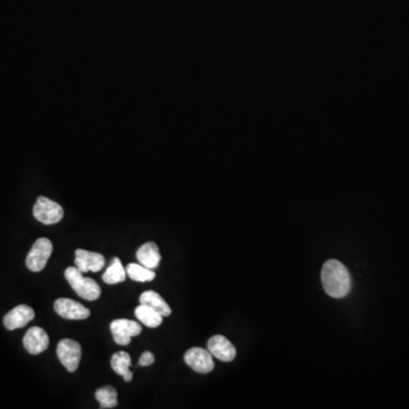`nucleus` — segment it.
I'll return each instance as SVG.
<instances>
[{"instance_id": "obj_1", "label": "nucleus", "mask_w": 409, "mask_h": 409, "mask_svg": "<svg viewBox=\"0 0 409 409\" xmlns=\"http://www.w3.org/2000/svg\"><path fill=\"white\" fill-rule=\"evenodd\" d=\"M320 281L327 296L344 298L351 290V276L347 267L337 259L325 261L320 272Z\"/></svg>"}, {"instance_id": "obj_13", "label": "nucleus", "mask_w": 409, "mask_h": 409, "mask_svg": "<svg viewBox=\"0 0 409 409\" xmlns=\"http://www.w3.org/2000/svg\"><path fill=\"white\" fill-rule=\"evenodd\" d=\"M136 259L139 261L140 264L147 268H150V270L157 268L162 259L157 245L155 242H147L143 245L136 252Z\"/></svg>"}, {"instance_id": "obj_20", "label": "nucleus", "mask_w": 409, "mask_h": 409, "mask_svg": "<svg viewBox=\"0 0 409 409\" xmlns=\"http://www.w3.org/2000/svg\"><path fill=\"white\" fill-rule=\"evenodd\" d=\"M155 363V356L154 353H150V351H145V353L140 356L139 363L138 365L139 366H150V365L154 364Z\"/></svg>"}, {"instance_id": "obj_7", "label": "nucleus", "mask_w": 409, "mask_h": 409, "mask_svg": "<svg viewBox=\"0 0 409 409\" xmlns=\"http://www.w3.org/2000/svg\"><path fill=\"white\" fill-rule=\"evenodd\" d=\"M110 331L116 344L119 346H128L131 342V338L139 335L143 331V327L134 320L119 318L110 323Z\"/></svg>"}, {"instance_id": "obj_6", "label": "nucleus", "mask_w": 409, "mask_h": 409, "mask_svg": "<svg viewBox=\"0 0 409 409\" xmlns=\"http://www.w3.org/2000/svg\"><path fill=\"white\" fill-rule=\"evenodd\" d=\"M184 362L193 371L200 374L211 373L215 366L213 355L202 348L195 347L187 350L184 353Z\"/></svg>"}, {"instance_id": "obj_2", "label": "nucleus", "mask_w": 409, "mask_h": 409, "mask_svg": "<svg viewBox=\"0 0 409 409\" xmlns=\"http://www.w3.org/2000/svg\"><path fill=\"white\" fill-rule=\"evenodd\" d=\"M65 279L75 291V294L81 298L93 301L100 297L101 289L98 283L90 278H84V273L77 267H67L65 271Z\"/></svg>"}, {"instance_id": "obj_9", "label": "nucleus", "mask_w": 409, "mask_h": 409, "mask_svg": "<svg viewBox=\"0 0 409 409\" xmlns=\"http://www.w3.org/2000/svg\"><path fill=\"white\" fill-rule=\"evenodd\" d=\"M24 348L27 350V353L31 355H39L47 350L49 346V337L45 330L33 326L27 330V332L24 335Z\"/></svg>"}, {"instance_id": "obj_11", "label": "nucleus", "mask_w": 409, "mask_h": 409, "mask_svg": "<svg viewBox=\"0 0 409 409\" xmlns=\"http://www.w3.org/2000/svg\"><path fill=\"white\" fill-rule=\"evenodd\" d=\"M36 314L30 306L18 305L15 309L8 311L4 318V325L9 331L22 329L30 323Z\"/></svg>"}, {"instance_id": "obj_3", "label": "nucleus", "mask_w": 409, "mask_h": 409, "mask_svg": "<svg viewBox=\"0 0 409 409\" xmlns=\"http://www.w3.org/2000/svg\"><path fill=\"white\" fill-rule=\"evenodd\" d=\"M53 254V243L47 238H40L33 243L29 255L27 256V268L32 272H40L45 268L48 259Z\"/></svg>"}, {"instance_id": "obj_12", "label": "nucleus", "mask_w": 409, "mask_h": 409, "mask_svg": "<svg viewBox=\"0 0 409 409\" xmlns=\"http://www.w3.org/2000/svg\"><path fill=\"white\" fill-rule=\"evenodd\" d=\"M106 259L99 252H88L84 249L75 250V266L82 273L99 272L105 266Z\"/></svg>"}, {"instance_id": "obj_14", "label": "nucleus", "mask_w": 409, "mask_h": 409, "mask_svg": "<svg viewBox=\"0 0 409 409\" xmlns=\"http://www.w3.org/2000/svg\"><path fill=\"white\" fill-rule=\"evenodd\" d=\"M140 304L152 307V309L160 313L163 318L172 314V309L169 307V304L163 299V297L152 290L145 291L140 296Z\"/></svg>"}, {"instance_id": "obj_17", "label": "nucleus", "mask_w": 409, "mask_h": 409, "mask_svg": "<svg viewBox=\"0 0 409 409\" xmlns=\"http://www.w3.org/2000/svg\"><path fill=\"white\" fill-rule=\"evenodd\" d=\"M125 279H126V272L124 267L122 265L119 258L114 257L112 264L108 266L103 275V280L107 285H117V283L124 282Z\"/></svg>"}, {"instance_id": "obj_8", "label": "nucleus", "mask_w": 409, "mask_h": 409, "mask_svg": "<svg viewBox=\"0 0 409 409\" xmlns=\"http://www.w3.org/2000/svg\"><path fill=\"white\" fill-rule=\"evenodd\" d=\"M53 309L57 314L63 318L72 320H82L89 318V309L84 307L82 304L77 303L75 300L68 299V298H60L53 304Z\"/></svg>"}, {"instance_id": "obj_10", "label": "nucleus", "mask_w": 409, "mask_h": 409, "mask_svg": "<svg viewBox=\"0 0 409 409\" xmlns=\"http://www.w3.org/2000/svg\"><path fill=\"white\" fill-rule=\"evenodd\" d=\"M207 349L213 357L222 362H232L237 356L235 346L223 335H214L207 342Z\"/></svg>"}, {"instance_id": "obj_16", "label": "nucleus", "mask_w": 409, "mask_h": 409, "mask_svg": "<svg viewBox=\"0 0 409 409\" xmlns=\"http://www.w3.org/2000/svg\"><path fill=\"white\" fill-rule=\"evenodd\" d=\"M134 315L141 323L145 324L148 327H152V329L157 327V326L163 323V316L160 313L152 309V307L143 305V304L136 307V311H134Z\"/></svg>"}, {"instance_id": "obj_5", "label": "nucleus", "mask_w": 409, "mask_h": 409, "mask_svg": "<svg viewBox=\"0 0 409 409\" xmlns=\"http://www.w3.org/2000/svg\"><path fill=\"white\" fill-rule=\"evenodd\" d=\"M82 349L77 341L72 339H63L57 344V357L60 362L65 366L68 372L77 371L80 364Z\"/></svg>"}, {"instance_id": "obj_4", "label": "nucleus", "mask_w": 409, "mask_h": 409, "mask_svg": "<svg viewBox=\"0 0 409 409\" xmlns=\"http://www.w3.org/2000/svg\"><path fill=\"white\" fill-rule=\"evenodd\" d=\"M33 215L39 222L44 223L46 226H51L63 220L64 209L60 204L41 196L39 197L33 207Z\"/></svg>"}, {"instance_id": "obj_15", "label": "nucleus", "mask_w": 409, "mask_h": 409, "mask_svg": "<svg viewBox=\"0 0 409 409\" xmlns=\"http://www.w3.org/2000/svg\"><path fill=\"white\" fill-rule=\"evenodd\" d=\"M110 365H112V368L115 373L124 377L125 382H131L134 374L130 370L131 357L128 353L119 351V353H114L110 359Z\"/></svg>"}, {"instance_id": "obj_19", "label": "nucleus", "mask_w": 409, "mask_h": 409, "mask_svg": "<svg viewBox=\"0 0 409 409\" xmlns=\"http://www.w3.org/2000/svg\"><path fill=\"white\" fill-rule=\"evenodd\" d=\"M126 273L129 278L138 282H149L156 278V273L154 270L147 268L141 264H129L126 266Z\"/></svg>"}, {"instance_id": "obj_18", "label": "nucleus", "mask_w": 409, "mask_h": 409, "mask_svg": "<svg viewBox=\"0 0 409 409\" xmlns=\"http://www.w3.org/2000/svg\"><path fill=\"white\" fill-rule=\"evenodd\" d=\"M96 398L100 403V408H114L117 406V390L114 387L106 386L96 391Z\"/></svg>"}]
</instances>
